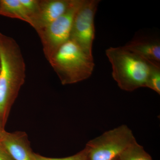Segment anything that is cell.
Listing matches in <instances>:
<instances>
[{
  "instance_id": "6da1fadb",
  "label": "cell",
  "mask_w": 160,
  "mask_h": 160,
  "mask_svg": "<svg viewBox=\"0 0 160 160\" xmlns=\"http://www.w3.org/2000/svg\"><path fill=\"white\" fill-rule=\"evenodd\" d=\"M26 72L18 44L12 38L0 32V126L4 129L25 82Z\"/></svg>"
},
{
  "instance_id": "7a4b0ae2",
  "label": "cell",
  "mask_w": 160,
  "mask_h": 160,
  "mask_svg": "<svg viewBox=\"0 0 160 160\" xmlns=\"http://www.w3.org/2000/svg\"><path fill=\"white\" fill-rule=\"evenodd\" d=\"M106 53L111 64L112 78L120 89L131 92L146 87L152 65L124 46L110 47Z\"/></svg>"
},
{
  "instance_id": "3957f363",
  "label": "cell",
  "mask_w": 160,
  "mask_h": 160,
  "mask_svg": "<svg viewBox=\"0 0 160 160\" xmlns=\"http://www.w3.org/2000/svg\"><path fill=\"white\" fill-rule=\"evenodd\" d=\"M48 62L62 85L75 84L91 76L95 66L92 56L69 39Z\"/></svg>"
},
{
  "instance_id": "277c9868",
  "label": "cell",
  "mask_w": 160,
  "mask_h": 160,
  "mask_svg": "<svg viewBox=\"0 0 160 160\" xmlns=\"http://www.w3.org/2000/svg\"><path fill=\"white\" fill-rule=\"evenodd\" d=\"M136 142L132 131L123 125L89 141L85 148L89 160H113Z\"/></svg>"
},
{
  "instance_id": "5b68a950",
  "label": "cell",
  "mask_w": 160,
  "mask_h": 160,
  "mask_svg": "<svg viewBox=\"0 0 160 160\" xmlns=\"http://www.w3.org/2000/svg\"><path fill=\"white\" fill-rule=\"evenodd\" d=\"M83 0H72L69 9L62 16L38 32L43 52L49 61L61 46L70 39L75 15Z\"/></svg>"
},
{
  "instance_id": "8992f818",
  "label": "cell",
  "mask_w": 160,
  "mask_h": 160,
  "mask_svg": "<svg viewBox=\"0 0 160 160\" xmlns=\"http://www.w3.org/2000/svg\"><path fill=\"white\" fill-rule=\"evenodd\" d=\"M100 2L99 0H83L75 15L70 34V39L92 56L95 31V16Z\"/></svg>"
},
{
  "instance_id": "52a82bcc",
  "label": "cell",
  "mask_w": 160,
  "mask_h": 160,
  "mask_svg": "<svg viewBox=\"0 0 160 160\" xmlns=\"http://www.w3.org/2000/svg\"><path fill=\"white\" fill-rule=\"evenodd\" d=\"M72 0H40L38 12L32 21V26L37 32L64 14Z\"/></svg>"
},
{
  "instance_id": "ba28073f",
  "label": "cell",
  "mask_w": 160,
  "mask_h": 160,
  "mask_svg": "<svg viewBox=\"0 0 160 160\" xmlns=\"http://www.w3.org/2000/svg\"><path fill=\"white\" fill-rule=\"evenodd\" d=\"M1 143L14 160H32V151L26 132H6Z\"/></svg>"
},
{
  "instance_id": "9c48e42d",
  "label": "cell",
  "mask_w": 160,
  "mask_h": 160,
  "mask_svg": "<svg viewBox=\"0 0 160 160\" xmlns=\"http://www.w3.org/2000/svg\"><path fill=\"white\" fill-rule=\"evenodd\" d=\"M153 66L160 67V43L158 39L139 37L124 46Z\"/></svg>"
},
{
  "instance_id": "30bf717a",
  "label": "cell",
  "mask_w": 160,
  "mask_h": 160,
  "mask_svg": "<svg viewBox=\"0 0 160 160\" xmlns=\"http://www.w3.org/2000/svg\"><path fill=\"white\" fill-rule=\"evenodd\" d=\"M0 15L18 19L31 26V21L19 0H1Z\"/></svg>"
},
{
  "instance_id": "8fae6325",
  "label": "cell",
  "mask_w": 160,
  "mask_h": 160,
  "mask_svg": "<svg viewBox=\"0 0 160 160\" xmlns=\"http://www.w3.org/2000/svg\"><path fill=\"white\" fill-rule=\"evenodd\" d=\"M116 159V160H152L151 156L137 142L128 147Z\"/></svg>"
},
{
  "instance_id": "7c38bea8",
  "label": "cell",
  "mask_w": 160,
  "mask_h": 160,
  "mask_svg": "<svg viewBox=\"0 0 160 160\" xmlns=\"http://www.w3.org/2000/svg\"><path fill=\"white\" fill-rule=\"evenodd\" d=\"M146 87H148L160 94V67L153 65L152 66L147 78Z\"/></svg>"
},
{
  "instance_id": "4fadbf2b",
  "label": "cell",
  "mask_w": 160,
  "mask_h": 160,
  "mask_svg": "<svg viewBox=\"0 0 160 160\" xmlns=\"http://www.w3.org/2000/svg\"><path fill=\"white\" fill-rule=\"evenodd\" d=\"M32 160H89L88 152L86 148L76 154L63 158H51L43 156L32 152L31 155Z\"/></svg>"
},
{
  "instance_id": "5bb4252c",
  "label": "cell",
  "mask_w": 160,
  "mask_h": 160,
  "mask_svg": "<svg viewBox=\"0 0 160 160\" xmlns=\"http://www.w3.org/2000/svg\"><path fill=\"white\" fill-rule=\"evenodd\" d=\"M22 5L26 9L29 18L32 21L38 14L39 10L40 0H19ZM32 24L31 26H32Z\"/></svg>"
},
{
  "instance_id": "9a60e30c",
  "label": "cell",
  "mask_w": 160,
  "mask_h": 160,
  "mask_svg": "<svg viewBox=\"0 0 160 160\" xmlns=\"http://www.w3.org/2000/svg\"><path fill=\"white\" fill-rule=\"evenodd\" d=\"M0 160H14L1 142H0Z\"/></svg>"
},
{
  "instance_id": "2e32d148",
  "label": "cell",
  "mask_w": 160,
  "mask_h": 160,
  "mask_svg": "<svg viewBox=\"0 0 160 160\" xmlns=\"http://www.w3.org/2000/svg\"><path fill=\"white\" fill-rule=\"evenodd\" d=\"M6 132V131L5 130V129L2 128V127L0 126V142H2L3 136H4Z\"/></svg>"
},
{
  "instance_id": "e0dca14e",
  "label": "cell",
  "mask_w": 160,
  "mask_h": 160,
  "mask_svg": "<svg viewBox=\"0 0 160 160\" xmlns=\"http://www.w3.org/2000/svg\"><path fill=\"white\" fill-rule=\"evenodd\" d=\"M116 158H115L114 159H113V160H116Z\"/></svg>"
},
{
  "instance_id": "ac0fdd59",
  "label": "cell",
  "mask_w": 160,
  "mask_h": 160,
  "mask_svg": "<svg viewBox=\"0 0 160 160\" xmlns=\"http://www.w3.org/2000/svg\"><path fill=\"white\" fill-rule=\"evenodd\" d=\"M0 3H1V0H0Z\"/></svg>"
}]
</instances>
